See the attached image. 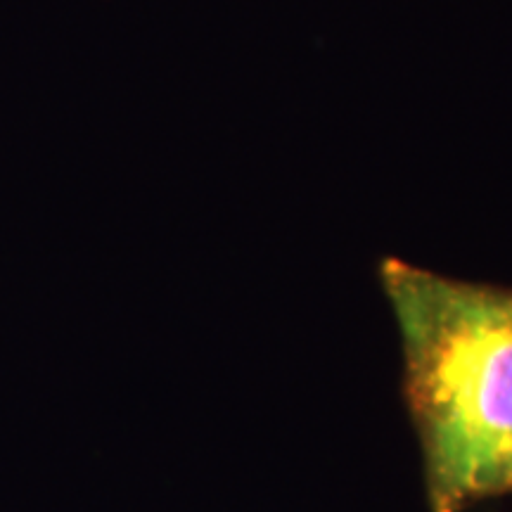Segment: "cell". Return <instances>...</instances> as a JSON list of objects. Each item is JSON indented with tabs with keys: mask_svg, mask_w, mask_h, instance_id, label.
I'll use <instances>...</instances> for the list:
<instances>
[{
	"mask_svg": "<svg viewBox=\"0 0 512 512\" xmlns=\"http://www.w3.org/2000/svg\"><path fill=\"white\" fill-rule=\"evenodd\" d=\"M432 512L512 494V287L380 264Z\"/></svg>",
	"mask_w": 512,
	"mask_h": 512,
	"instance_id": "6da1fadb",
	"label": "cell"
}]
</instances>
